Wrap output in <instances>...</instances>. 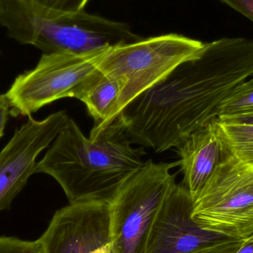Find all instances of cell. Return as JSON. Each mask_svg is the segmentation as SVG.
Masks as SVG:
<instances>
[{
  "label": "cell",
  "instance_id": "obj_20",
  "mask_svg": "<svg viewBox=\"0 0 253 253\" xmlns=\"http://www.w3.org/2000/svg\"><path fill=\"white\" fill-rule=\"evenodd\" d=\"M218 118L221 121L227 122V123L253 125V111L229 116V117H218Z\"/></svg>",
  "mask_w": 253,
  "mask_h": 253
},
{
  "label": "cell",
  "instance_id": "obj_1",
  "mask_svg": "<svg viewBox=\"0 0 253 253\" xmlns=\"http://www.w3.org/2000/svg\"><path fill=\"white\" fill-rule=\"evenodd\" d=\"M253 77V40L222 38L137 96L117 120L131 144L156 153L177 147L216 118L220 105Z\"/></svg>",
  "mask_w": 253,
  "mask_h": 253
},
{
  "label": "cell",
  "instance_id": "obj_8",
  "mask_svg": "<svg viewBox=\"0 0 253 253\" xmlns=\"http://www.w3.org/2000/svg\"><path fill=\"white\" fill-rule=\"evenodd\" d=\"M40 239L45 253H111V204L70 203L56 211Z\"/></svg>",
  "mask_w": 253,
  "mask_h": 253
},
{
  "label": "cell",
  "instance_id": "obj_6",
  "mask_svg": "<svg viewBox=\"0 0 253 253\" xmlns=\"http://www.w3.org/2000/svg\"><path fill=\"white\" fill-rule=\"evenodd\" d=\"M202 228L233 239L253 234V168L227 156L193 204Z\"/></svg>",
  "mask_w": 253,
  "mask_h": 253
},
{
  "label": "cell",
  "instance_id": "obj_9",
  "mask_svg": "<svg viewBox=\"0 0 253 253\" xmlns=\"http://www.w3.org/2000/svg\"><path fill=\"white\" fill-rule=\"evenodd\" d=\"M69 119L64 111L43 120L30 116L26 123L16 129L0 151V211L10 208L28 178L35 173L39 155L54 141Z\"/></svg>",
  "mask_w": 253,
  "mask_h": 253
},
{
  "label": "cell",
  "instance_id": "obj_12",
  "mask_svg": "<svg viewBox=\"0 0 253 253\" xmlns=\"http://www.w3.org/2000/svg\"><path fill=\"white\" fill-rule=\"evenodd\" d=\"M121 91L118 80L98 68L77 87L74 98L86 105L94 121L89 138L94 139L119 118Z\"/></svg>",
  "mask_w": 253,
  "mask_h": 253
},
{
  "label": "cell",
  "instance_id": "obj_18",
  "mask_svg": "<svg viewBox=\"0 0 253 253\" xmlns=\"http://www.w3.org/2000/svg\"><path fill=\"white\" fill-rule=\"evenodd\" d=\"M253 22V0H220Z\"/></svg>",
  "mask_w": 253,
  "mask_h": 253
},
{
  "label": "cell",
  "instance_id": "obj_15",
  "mask_svg": "<svg viewBox=\"0 0 253 253\" xmlns=\"http://www.w3.org/2000/svg\"><path fill=\"white\" fill-rule=\"evenodd\" d=\"M42 16L56 18L84 10L89 0H26Z\"/></svg>",
  "mask_w": 253,
  "mask_h": 253
},
{
  "label": "cell",
  "instance_id": "obj_4",
  "mask_svg": "<svg viewBox=\"0 0 253 253\" xmlns=\"http://www.w3.org/2000/svg\"><path fill=\"white\" fill-rule=\"evenodd\" d=\"M204 44L199 40L177 34L142 38L108 49L97 68L121 84L122 112L137 96L194 57Z\"/></svg>",
  "mask_w": 253,
  "mask_h": 253
},
{
  "label": "cell",
  "instance_id": "obj_5",
  "mask_svg": "<svg viewBox=\"0 0 253 253\" xmlns=\"http://www.w3.org/2000/svg\"><path fill=\"white\" fill-rule=\"evenodd\" d=\"M179 162L147 161L121 186L111 204V253H146L153 223L176 184L172 168Z\"/></svg>",
  "mask_w": 253,
  "mask_h": 253
},
{
  "label": "cell",
  "instance_id": "obj_13",
  "mask_svg": "<svg viewBox=\"0 0 253 253\" xmlns=\"http://www.w3.org/2000/svg\"><path fill=\"white\" fill-rule=\"evenodd\" d=\"M218 134L230 154L253 168V125L227 123L217 119Z\"/></svg>",
  "mask_w": 253,
  "mask_h": 253
},
{
  "label": "cell",
  "instance_id": "obj_2",
  "mask_svg": "<svg viewBox=\"0 0 253 253\" xmlns=\"http://www.w3.org/2000/svg\"><path fill=\"white\" fill-rule=\"evenodd\" d=\"M144 148H133L118 120L96 138H87L70 118L35 173L53 177L70 203L87 201L111 202L119 189L147 162Z\"/></svg>",
  "mask_w": 253,
  "mask_h": 253
},
{
  "label": "cell",
  "instance_id": "obj_3",
  "mask_svg": "<svg viewBox=\"0 0 253 253\" xmlns=\"http://www.w3.org/2000/svg\"><path fill=\"white\" fill-rule=\"evenodd\" d=\"M0 25L9 37L43 53L89 54L142 39L125 22L84 10L56 18L42 16L26 0H0Z\"/></svg>",
  "mask_w": 253,
  "mask_h": 253
},
{
  "label": "cell",
  "instance_id": "obj_10",
  "mask_svg": "<svg viewBox=\"0 0 253 253\" xmlns=\"http://www.w3.org/2000/svg\"><path fill=\"white\" fill-rule=\"evenodd\" d=\"M193 204L186 187L175 184L153 223L146 253H193L230 239L202 228L192 217Z\"/></svg>",
  "mask_w": 253,
  "mask_h": 253
},
{
  "label": "cell",
  "instance_id": "obj_21",
  "mask_svg": "<svg viewBox=\"0 0 253 253\" xmlns=\"http://www.w3.org/2000/svg\"><path fill=\"white\" fill-rule=\"evenodd\" d=\"M236 253H253V234L244 240L242 247Z\"/></svg>",
  "mask_w": 253,
  "mask_h": 253
},
{
  "label": "cell",
  "instance_id": "obj_16",
  "mask_svg": "<svg viewBox=\"0 0 253 253\" xmlns=\"http://www.w3.org/2000/svg\"><path fill=\"white\" fill-rule=\"evenodd\" d=\"M0 253H45L40 239L24 241L14 237H0Z\"/></svg>",
  "mask_w": 253,
  "mask_h": 253
},
{
  "label": "cell",
  "instance_id": "obj_14",
  "mask_svg": "<svg viewBox=\"0 0 253 253\" xmlns=\"http://www.w3.org/2000/svg\"><path fill=\"white\" fill-rule=\"evenodd\" d=\"M253 111V77L241 84L221 103L217 117H229Z\"/></svg>",
  "mask_w": 253,
  "mask_h": 253
},
{
  "label": "cell",
  "instance_id": "obj_17",
  "mask_svg": "<svg viewBox=\"0 0 253 253\" xmlns=\"http://www.w3.org/2000/svg\"><path fill=\"white\" fill-rule=\"evenodd\" d=\"M245 239H227L217 242L193 253H236Z\"/></svg>",
  "mask_w": 253,
  "mask_h": 253
},
{
  "label": "cell",
  "instance_id": "obj_7",
  "mask_svg": "<svg viewBox=\"0 0 253 253\" xmlns=\"http://www.w3.org/2000/svg\"><path fill=\"white\" fill-rule=\"evenodd\" d=\"M108 50L84 55L43 53L37 66L18 76L5 93L10 114L30 117L55 101L74 98Z\"/></svg>",
  "mask_w": 253,
  "mask_h": 253
},
{
  "label": "cell",
  "instance_id": "obj_19",
  "mask_svg": "<svg viewBox=\"0 0 253 253\" xmlns=\"http://www.w3.org/2000/svg\"><path fill=\"white\" fill-rule=\"evenodd\" d=\"M9 114H10V102L4 93L0 95V138L4 135Z\"/></svg>",
  "mask_w": 253,
  "mask_h": 253
},
{
  "label": "cell",
  "instance_id": "obj_11",
  "mask_svg": "<svg viewBox=\"0 0 253 253\" xmlns=\"http://www.w3.org/2000/svg\"><path fill=\"white\" fill-rule=\"evenodd\" d=\"M217 119L192 132L175 147L184 173L181 184L188 190L193 202L217 167L230 155L218 134Z\"/></svg>",
  "mask_w": 253,
  "mask_h": 253
}]
</instances>
